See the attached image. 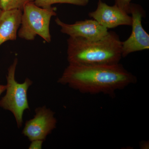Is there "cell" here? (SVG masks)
<instances>
[{"label":"cell","instance_id":"1","mask_svg":"<svg viewBox=\"0 0 149 149\" xmlns=\"http://www.w3.org/2000/svg\"><path fill=\"white\" fill-rule=\"evenodd\" d=\"M137 81L121 64L85 65L69 63L58 83L83 93H103L114 98L116 91Z\"/></svg>","mask_w":149,"mask_h":149},{"label":"cell","instance_id":"2","mask_svg":"<svg viewBox=\"0 0 149 149\" xmlns=\"http://www.w3.org/2000/svg\"><path fill=\"white\" fill-rule=\"evenodd\" d=\"M122 42L114 32H109L101 40L92 41L81 37L67 40V59L69 63L97 65L117 64L122 58Z\"/></svg>","mask_w":149,"mask_h":149},{"label":"cell","instance_id":"3","mask_svg":"<svg viewBox=\"0 0 149 149\" xmlns=\"http://www.w3.org/2000/svg\"><path fill=\"white\" fill-rule=\"evenodd\" d=\"M55 7L44 8L36 5L33 2L24 6L21 17L20 28L17 35L20 38L32 41L37 35L47 42H50L52 37L49 25L52 17L56 15Z\"/></svg>","mask_w":149,"mask_h":149},{"label":"cell","instance_id":"4","mask_svg":"<svg viewBox=\"0 0 149 149\" xmlns=\"http://www.w3.org/2000/svg\"><path fill=\"white\" fill-rule=\"evenodd\" d=\"M17 63L18 59L15 58L8 68L6 76V92L0 100V107L13 114L19 128H21L23 123V113L25 110L29 109L27 91L33 82L27 77L23 83L17 82L15 73Z\"/></svg>","mask_w":149,"mask_h":149},{"label":"cell","instance_id":"5","mask_svg":"<svg viewBox=\"0 0 149 149\" xmlns=\"http://www.w3.org/2000/svg\"><path fill=\"white\" fill-rule=\"evenodd\" d=\"M132 15V32L130 37L122 42V57L132 53L148 49L149 35L142 26V19L146 15L145 11L140 5L131 3L130 14Z\"/></svg>","mask_w":149,"mask_h":149},{"label":"cell","instance_id":"6","mask_svg":"<svg viewBox=\"0 0 149 149\" xmlns=\"http://www.w3.org/2000/svg\"><path fill=\"white\" fill-rule=\"evenodd\" d=\"M33 118L26 121L22 133L30 141H45L48 135L56 128L57 120L54 117L55 113L45 106L37 108Z\"/></svg>","mask_w":149,"mask_h":149},{"label":"cell","instance_id":"7","mask_svg":"<svg viewBox=\"0 0 149 149\" xmlns=\"http://www.w3.org/2000/svg\"><path fill=\"white\" fill-rule=\"evenodd\" d=\"M56 24L60 27L61 32L70 37H78L89 41L101 40L109 33L108 29L94 19H85L69 24L56 18Z\"/></svg>","mask_w":149,"mask_h":149},{"label":"cell","instance_id":"8","mask_svg":"<svg viewBox=\"0 0 149 149\" xmlns=\"http://www.w3.org/2000/svg\"><path fill=\"white\" fill-rule=\"evenodd\" d=\"M88 15L107 29L132 25V17L129 14L115 5L110 6L102 0H98L97 8L89 13Z\"/></svg>","mask_w":149,"mask_h":149},{"label":"cell","instance_id":"9","mask_svg":"<svg viewBox=\"0 0 149 149\" xmlns=\"http://www.w3.org/2000/svg\"><path fill=\"white\" fill-rule=\"evenodd\" d=\"M22 11H3L0 15V46L7 41H15L21 24Z\"/></svg>","mask_w":149,"mask_h":149},{"label":"cell","instance_id":"10","mask_svg":"<svg viewBox=\"0 0 149 149\" xmlns=\"http://www.w3.org/2000/svg\"><path fill=\"white\" fill-rule=\"evenodd\" d=\"M89 0H34V3L38 6L44 8L52 7L53 4L65 3L80 6H85L89 3Z\"/></svg>","mask_w":149,"mask_h":149},{"label":"cell","instance_id":"11","mask_svg":"<svg viewBox=\"0 0 149 149\" xmlns=\"http://www.w3.org/2000/svg\"><path fill=\"white\" fill-rule=\"evenodd\" d=\"M33 1L34 0H0L3 11L19 10L22 11L26 4Z\"/></svg>","mask_w":149,"mask_h":149},{"label":"cell","instance_id":"12","mask_svg":"<svg viewBox=\"0 0 149 149\" xmlns=\"http://www.w3.org/2000/svg\"><path fill=\"white\" fill-rule=\"evenodd\" d=\"M132 0H114V4L130 14V7Z\"/></svg>","mask_w":149,"mask_h":149},{"label":"cell","instance_id":"13","mask_svg":"<svg viewBox=\"0 0 149 149\" xmlns=\"http://www.w3.org/2000/svg\"><path fill=\"white\" fill-rule=\"evenodd\" d=\"M44 141L36 140L31 141V143L29 147V149H42Z\"/></svg>","mask_w":149,"mask_h":149},{"label":"cell","instance_id":"14","mask_svg":"<svg viewBox=\"0 0 149 149\" xmlns=\"http://www.w3.org/2000/svg\"><path fill=\"white\" fill-rule=\"evenodd\" d=\"M140 145L141 149H148V148H149V142L146 141H142Z\"/></svg>","mask_w":149,"mask_h":149},{"label":"cell","instance_id":"15","mask_svg":"<svg viewBox=\"0 0 149 149\" xmlns=\"http://www.w3.org/2000/svg\"><path fill=\"white\" fill-rule=\"evenodd\" d=\"M6 85H0V95L2 94L3 92L6 91Z\"/></svg>","mask_w":149,"mask_h":149},{"label":"cell","instance_id":"16","mask_svg":"<svg viewBox=\"0 0 149 149\" xmlns=\"http://www.w3.org/2000/svg\"><path fill=\"white\" fill-rule=\"evenodd\" d=\"M3 12L2 8L1 6V3H0V15Z\"/></svg>","mask_w":149,"mask_h":149}]
</instances>
